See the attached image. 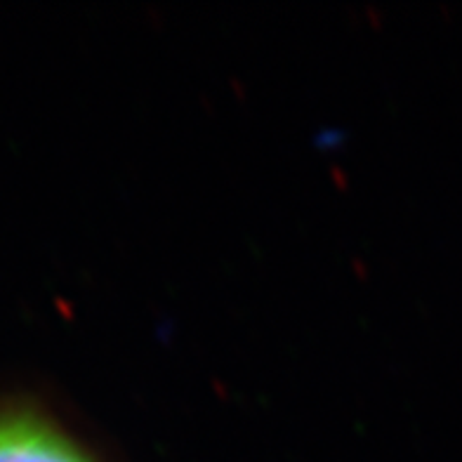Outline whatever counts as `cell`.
Instances as JSON below:
<instances>
[{
    "label": "cell",
    "mask_w": 462,
    "mask_h": 462,
    "mask_svg": "<svg viewBox=\"0 0 462 462\" xmlns=\"http://www.w3.org/2000/svg\"><path fill=\"white\" fill-rule=\"evenodd\" d=\"M0 462H97L55 422L31 411H0Z\"/></svg>",
    "instance_id": "1"
}]
</instances>
